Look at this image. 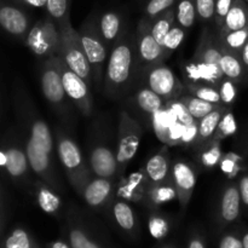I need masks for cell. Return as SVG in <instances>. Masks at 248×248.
Segmentation results:
<instances>
[{
    "label": "cell",
    "instance_id": "6da1fadb",
    "mask_svg": "<svg viewBox=\"0 0 248 248\" xmlns=\"http://www.w3.org/2000/svg\"><path fill=\"white\" fill-rule=\"evenodd\" d=\"M136 56V41L132 43L124 38L116 41L104 68V91L107 93L116 97L125 91L135 73Z\"/></svg>",
    "mask_w": 248,
    "mask_h": 248
},
{
    "label": "cell",
    "instance_id": "7a4b0ae2",
    "mask_svg": "<svg viewBox=\"0 0 248 248\" xmlns=\"http://www.w3.org/2000/svg\"><path fill=\"white\" fill-rule=\"evenodd\" d=\"M58 28L61 31V38H62L60 52L61 58L73 72L82 78L91 87L92 81H93L91 64L82 47L79 31L73 28L69 16L58 24Z\"/></svg>",
    "mask_w": 248,
    "mask_h": 248
},
{
    "label": "cell",
    "instance_id": "3957f363",
    "mask_svg": "<svg viewBox=\"0 0 248 248\" xmlns=\"http://www.w3.org/2000/svg\"><path fill=\"white\" fill-rule=\"evenodd\" d=\"M57 155L63 169L67 172L70 184L75 191L81 195L82 189L91 181L93 174L90 169V165L85 164L79 145L67 135L58 132Z\"/></svg>",
    "mask_w": 248,
    "mask_h": 248
},
{
    "label": "cell",
    "instance_id": "277c9868",
    "mask_svg": "<svg viewBox=\"0 0 248 248\" xmlns=\"http://www.w3.org/2000/svg\"><path fill=\"white\" fill-rule=\"evenodd\" d=\"M80 40L92 69V78L97 86L102 84L104 63L108 60V46L99 33L98 23L93 18L85 21L79 31Z\"/></svg>",
    "mask_w": 248,
    "mask_h": 248
},
{
    "label": "cell",
    "instance_id": "5b68a950",
    "mask_svg": "<svg viewBox=\"0 0 248 248\" xmlns=\"http://www.w3.org/2000/svg\"><path fill=\"white\" fill-rule=\"evenodd\" d=\"M143 136V128L127 111L120 113L118 130V174L123 177L131 160L136 156Z\"/></svg>",
    "mask_w": 248,
    "mask_h": 248
},
{
    "label": "cell",
    "instance_id": "8992f818",
    "mask_svg": "<svg viewBox=\"0 0 248 248\" xmlns=\"http://www.w3.org/2000/svg\"><path fill=\"white\" fill-rule=\"evenodd\" d=\"M27 45L39 57L51 58L60 56L62 38L60 28L52 17L48 16L35 23L27 36Z\"/></svg>",
    "mask_w": 248,
    "mask_h": 248
},
{
    "label": "cell",
    "instance_id": "52a82bcc",
    "mask_svg": "<svg viewBox=\"0 0 248 248\" xmlns=\"http://www.w3.org/2000/svg\"><path fill=\"white\" fill-rule=\"evenodd\" d=\"M41 90L45 98L57 110H67L64 87L60 69V56L47 58L41 74ZM68 98V97H67Z\"/></svg>",
    "mask_w": 248,
    "mask_h": 248
},
{
    "label": "cell",
    "instance_id": "ba28073f",
    "mask_svg": "<svg viewBox=\"0 0 248 248\" xmlns=\"http://www.w3.org/2000/svg\"><path fill=\"white\" fill-rule=\"evenodd\" d=\"M60 69L62 75L63 87L68 98L77 106L84 115L89 116L92 113V94L90 86L82 78L73 72L60 56Z\"/></svg>",
    "mask_w": 248,
    "mask_h": 248
},
{
    "label": "cell",
    "instance_id": "9c48e42d",
    "mask_svg": "<svg viewBox=\"0 0 248 248\" xmlns=\"http://www.w3.org/2000/svg\"><path fill=\"white\" fill-rule=\"evenodd\" d=\"M145 84L148 89L159 94L165 101L179 98L183 90V85L173 70L161 63L148 68Z\"/></svg>",
    "mask_w": 248,
    "mask_h": 248
},
{
    "label": "cell",
    "instance_id": "30bf717a",
    "mask_svg": "<svg viewBox=\"0 0 248 248\" xmlns=\"http://www.w3.org/2000/svg\"><path fill=\"white\" fill-rule=\"evenodd\" d=\"M135 41L138 60L142 64L148 65V68L159 64L162 62L164 57H166L164 47L155 40L150 31L149 19L144 18L140 22Z\"/></svg>",
    "mask_w": 248,
    "mask_h": 248
},
{
    "label": "cell",
    "instance_id": "8fae6325",
    "mask_svg": "<svg viewBox=\"0 0 248 248\" xmlns=\"http://www.w3.org/2000/svg\"><path fill=\"white\" fill-rule=\"evenodd\" d=\"M26 154L31 170L38 176H40L45 181V183H47L51 188L55 189V190H62L60 179L57 178L55 170H53L52 161H51V154H48L43 148L39 147L31 138L27 142Z\"/></svg>",
    "mask_w": 248,
    "mask_h": 248
},
{
    "label": "cell",
    "instance_id": "7c38bea8",
    "mask_svg": "<svg viewBox=\"0 0 248 248\" xmlns=\"http://www.w3.org/2000/svg\"><path fill=\"white\" fill-rule=\"evenodd\" d=\"M171 179L179 203L182 207H186L196 186L195 170L186 161H177L171 167Z\"/></svg>",
    "mask_w": 248,
    "mask_h": 248
},
{
    "label": "cell",
    "instance_id": "4fadbf2b",
    "mask_svg": "<svg viewBox=\"0 0 248 248\" xmlns=\"http://www.w3.org/2000/svg\"><path fill=\"white\" fill-rule=\"evenodd\" d=\"M222 53L223 47L220 40H217L216 36L208 35L207 33H205L201 38V43L199 45L194 60L207 65L212 70L213 74L217 77V79L222 81L224 79V74H223L222 67H220Z\"/></svg>",
    "mask_w": 248,
    "mask_h": 248
},
{
    "label": "cell",
    "instance_id": "5bb4252c",
    "mask_svg": "<svg viewBox=\"0 0 248 248\" xmlns=\"http://www.w3.org/2000/svg\"><path fill=\"white\" fill-rule=\"evenodd\" d=\"M89 165L94 177L113 179L118 174V160L113 150L107 145H94L91 149Z\"/></svg>",
    "mask_w": 248,
    "mask_h": 248
},
{
    "label": "cell",
    "instance_id": "9a60e30c",
    "mask_svg": "<svg viewBox=\"0 0 248 248\" xmlns=\"http://www.w3.org/2000/svg\"><path fill=\"white\" fill-rule=\"evenodd\" d=\"M145 173L135 172L126 178L121 179L118 186V195L131 202H140L147 196L148 188H149Z\"/></svg>",
    "mask_w": 248,
    "mask_h": 248
},
{
    "label": "cell",
    "instance_id": "2e32d148",
    "mask_svg": "<svg viewBox=\"0 0 248 248\" xmlns=\"http://www.w3.org/2000/svg\"><path fill=\"white\" fill-rule=\"evenodd\" d=\"M111 179L101 178V177H92L91 181L82 189L81 196L86 203L92 207L103 205L107 202L109 196L113 193V183Z\"/></svg>",
    "mask_w": 248,
    "mask_h": 248
},
{
    "label": "cell",
    "instance_id": "e0dca14e",
    "mask_svg": "<svg viewBox=\"0 0 248 248\" xmlns=\"http://www.w3.org/2000/svg\"><path fill=\"white\" fill-rule=\"evenodd\" d=\"M170 171L171 167H170V159L166 149L153 155L147 161L144 169V173L150 184L165 183L170 181V173H171Z\"/></svg>",
    "mask_w": 248,
    "mask_h": 248
},
{
    "label": "cell",
    "instance_id": "ac0fdd59",
    "mask_svg": "<svg viewBox=\"0 0 248 248\" xmlns=\"http://www.w3.org/2000/svg\"><path fill=\"white\" fill-rule=\"evenodd\" d=\"M0 26L14 35H23L28 29L29 22L21 10L5 5L0 7Z\"/></svg>",
    "mask_w": 248,
    "mask_h": 248
},
{
    "label": "cell",
    "instance_id": "d6986e66",
    "mask_svg": "<svg viewBox=\"0 0 248 248\" xmlns=\"http://www.w3.org/2000/svg\"><path fill=\"white\" fill-rule=\"evenodd\" d=\"M248 27V4L245 0H234L219 34Z\"/></svg>",
    "mask_w": 248,
    "mask_h": 248
},
{
    "label": "cell",
    "instance_id": "ffe728a7",
    "mask_svg": "<svg viewBox=\"0 0 248 248\" xmlns=\"http://www.w3.org/2000/svg\"><path fill=\"white\" fill-rule=\"evenodd\" d=\"M225 110H227L225 107L218 106L215 110L198 121V138H196L195 143L201 145L212 140Z\"/></svg>",
    "mask_w": 248,
    "mask_h": 248
},
{
    "label": "cell",
    "instance_id": "44dd1931",
    "mask_svg": "<svg viewBox=\"0 0 248 248\" xmlns=\"http://www.w3.org/2000/svg\"><path fill=\"white\" fill-rule=\"evenodd\" d=\"M98 28L104 43L109 46L119 39L123 28V19L118 12L107 11L99 18Z\"/></svg>",
    "mask_w": 248,
    "mask_h": 248
},
{
    "label": "cell",
    "instance_id": "7402d4cb",
    "mask_svg": "<svg viewBox=\"0 0 248 248\" xmlns=\"http://www.w3.org/2000/svg\"><path fill=\"white\" fill-rule=\"evenodd\" d=\"M220 67H222V72L224 74V78L232 80L236 84L242 81L245 74H246L245 67L242 64L241 57H240V53L230 51L225 47H223L222 58H220Z\"/></svg>",
    "mask_w": 248,
    "mask_h": 248
},
{
    "label": "cell",
    "instance_id": "603a6c76",
    "mask_svg": "<svg viewBox=\"0 0 248 248\" xmlns=\"http://www.w3.org/2000/svg\"><path fill=\"white\" fill-rule=\"evenodd\" d=\"M240 205H241V196H240L239 186L230 184L225 188L222 195L220 213L223 219L227 222H234L240 215Z\"/></svg>",
    "mask_w": 248,
    "mask_h": 248
},
{
    "label": "cell",
    "instance_id": "cb8c5ba5",
    "mask_svg": "<svg viewBox=\"0 0 248 248\" xmlns=\"http://www.w3.org/2000/svg\"><path fill=\"white\" fill-rule=\"evenodd\" d=\"M135 102L136 107H137L142 113L149 115L150 118H152L156 111L161 110L165 107V104H166V101H165L164 98H161L159 94H156L154 91L148 89L147 86L140 89V91L135 94Z\"/></svg>",
    "mask_w": 248,
    "mask_h": 248
},
{
    "label": "cell",
    "instance_id": "d4e9b609",
    "mask_svg": "<svg viewBox=\"0 0 248 248\" xmlns=\"http://www.w3.org/2000/svg\"><path fill=\"white\" fill-rule=\"evenodd\" d=\"M186 78L190 79V84L212 85V86L217 87L218 84L220 82L207 65H205L201 62H198L195 60H193V62H190L186 65Z\"/></svg>",
    "mask_w": 248,
    "mask_h": 248
},
{
    "label": "cell",
    "instance_id": "484cf974",
    "mask_svg": "<svg viewBox=\"0 0 248 248\" xmlns=\"http://www.w3.org/2000/svg\"><path fill=\"white\" fill-rule=\"evenodd\" d=\"M176 120L177 119L174 118L173 114H172L166 107H164L161 110L156 111V113L152 116V124L153 128H154V133L164 144L169 145L170 131H171L172 125H173Z\"/></svg>",
    "mask_w": 248,
    "mask_h": 248
},
{
    "label": "cell",
    "instance_id": "4316f807",
    "mask_svg": "<svg viewBox=\"0 0 248 248\" xmlns=\"http://www.w3.org/2000/svg\"><path fill=\"white\" fill-rule=\"evenodd\" d=\"M149 22L150 31H152L153 36H154L155 40L162 46L164 45V40L165 38H166L167 33H169L170 29L172 28V26L176 23V10H174L173 7H171V9L167 10L166 12L160 15L159 17H156V18L153 19V21L149 19Z\"/></svg>",
    "mask_w": 248,
    "mask_h": 248
},
{
    "label": "cell",
    "instance_id": "83f0119b",
    "mask_svg": "<svg viewBox=\"0 0 248 248\" xmlns=\"http://www.w3.org/2000/svg\"><path fill=\"white\" fill-rule=\"evenodd\" d=\"M147 196L154 205H162L173 201L177 199V191L172 182L167 181L165 183L149 184Z\"/></svg>",
    "mask_w": 248,
    "mask_h": 248
},
{
    "label": "cell",
    "instance_id": "f1b7e54d",
    "mask_svg": "<svg viewBox=\"0 0 248 248\" xmlns=\"http://www.w3.org/2000/svg\"><path fill=\"white\" fill-rule=\"evenodd\" d=\"M31 140L48 154H53V137L47 124L43 120H35L31 128Z\"/></svg>",
    "mask_w": 248,
    "mask_h": 248
},
{
    "label": "cell",
    "instance_id": "f546056e",
    "mask_svg": "<svg viewBox=\"0 0 248 248\" xmlns=\"http://www.w3.org/2000/svg\"><path fill=\"white\" fill-rule=\"evenodd\" d=\"M36 200L44 212L55 213L60 210V195L56 193L55 189H51L45 184H39L38 189H36Z\"/></svg>",
    "mask_w": 248,
    "mask_h": 248
},
{
    "label": "cell",
    "instance_id": "4dcf8cb0",
    "mask_svg": "<svg viewBox=\"0 0 248 248\" xmlns=\"http://www.w3.org/2000/svg\"><path fill=\"white\" fill-rule=\"evenodd\" d=\"M179 99L186 104L189 113L191 114V116H193L196 121L205 118L207 114H210L211 111H213L218 107V104L210 103V102L203 101V99L199 98V97L196 96H193V94H190V96L179 97Z\"/></svg>",
    "mask_w": 248,
    "mask_h": 248
},
{
    "label": "cell",
    "instance_id": "1f68e13d",
    "mask_svg": "<svg viewBox=\"0 0 248 248\" xmlns=\"http://www.w3.org/2000/svg\"><path fill=\"white\" fill-rule=\"evenodd\" d=\"M28 157L26 153L22 150L11 148L6 152V167L7 172L14 177H21L27 172V165H28Z\"/></svg>",
    "mask_w": 248,
    "mask_h": 248
},
{
    "label": "cell",
    "instance_id": "d6a6232c",
    "mask_svg": "<svg viewBox=\"0 0 248 248\" xmlns=\"http://www.w3.org/2000/svg\"><path fill=\"white\" fill-rule=\"evenodd\" d=\"M176 21L184 29H189L194 26L198 12H196L195 0H179L176 6Z\"/></svg>",
    "mask_w": 248,
    "mask_h": 248
},
{
    "label": "cell",
    "instance_id": "836d02e7",
    "mask_svg": "<svg viewBox=\"0 0 248 248\" xmlns=\"http://www.w3.org/2000/svg\"><path fill=\"white\" fill-rule=\"evenodd\" d=\"M219 40L223 47L240 53V51L242 50V47L248 41V27L244 29H237V31H230L227 33L219 34Z\"/></svg>",
    "mask_w": 248,
    "mask_h": 248
},
{
    "label": "cell",
    "instance_id": "e575fe53",
    "mask_svg": "<svg viewBox=\"0 0 248 248\" xmlns=\"http://www.w3.org/2000/svg\"><path fill=\"white\" fill-rule=\"evenodd\" d=\"M237 123L235 115L232 114V111L230 109H227L223 115L222 120L218 124V127L216 130L215 136L212 138L213 143H219L220 140H224V138L230 137V136H234L237 132Z\"/></svg>",
    "mask_w": 248,
    "mask_h": 248
},
{
    "label": "cell",
    "instance_id": "d590c367",
    "mask_svg": "<svg viewBox=\"0 0 248 248\" xmlns=\"http://www.w3.org/2000/svg\"><path fill=\"white\" fill-rule=\"evenodd\" d=\"M188 89L190 94H193V96L199 97V98L210 102V103L222 106L219 91H218V89L216 86H212V85L189 84Z\"/></svg>",
    "mask_w": 248,
    "mask_h": 248
},
{
    "label": "cell",
    "instance_id": "8d00e7d4",
    "mask_svg": "<svg viewBox=\"0 0 248 248\" xmlns=\"http://www.w3.org/2000/svg\"><path fill=\"white\" fill-rule=\"evenodd\" d=\"M167 109L173 114L174 118L182 124V125H193V124H196L198 121L191 116V114L189 113L188 108L186 107V104L181 101L179 98L171 99V101H166V104H165Z\"/></svg>",
    "mask_w": 248,
    "mask_h": 248
},
{
    "label": "cell",
    "instance_id": "74e56055",
    "mask_svg": "<svg viewBox=\"0 0 248 248\" xmlns=\"http://www.w3.org/2000/svg\"><path fill=\"white\" fill-rule=\"evenodd\" d=\"M114 216H115L116 222L119 223L121 228L126 230H131L135 225V216L133 211L130 206L124 201H118L113 207Z\"/></svg>",
    "mask_w": 248,
    "mask_h": 248
},
{
    "label": "cell",
    "instance_id": "f35d334b",
    "mask_svg": "<svg viewBox=\"0 0 248 248\" xmlns=\"http://www.w3.org/2000/svg\"><path fill=\"white\" fill-rule=\"evenodd\" d=\"M244 161L240 155H237L236 153H228V154L223 155L222 160L219 162L220 170L223 171V173L228 177L229 179L235 178V177L239 174V172L241 171V164Z\"/></svg>",
    "mask_w": 248,
    "mask_h": 248
},
{
    "label": "cell",
    "instance_id": "ab89813d",
    "mask_svg": "<svg viewBox=\"0 0 248 248\" xmlns=\"http://www.w3.org/2000/svg\"><path fill=\"white\" fill-rule=\"evenodd\" d=\"M186 29L183 27L179 26L178 23H174L172 26V28L170 29V31L167 33L166 38L164 40V47L165 52H166V56L170 55L171 52L176 51L177 48L181 46V44L183 43L184 39H186Z\"/></svg>",
    "mask_w": 248,
    "mask_h": 248
},
{
    "label": "cell",
    "instance_id": "60d3db41",
    "mask_svg": "<svg viewBox=\"0 0 248 248\" xmlns=\"http://www.w3.org/2000/svg\"><path fill=\"white\" fill-rule=\"evenodd\" d=\"M69 7L70 0H47L46 1L48 16L52 17L57 26L63 19L69 16Z\"/></svg>",
    "mask_w": 248,
    "mask_h": 248
},
{
    "label": "cell",
    "instance_id": "b9f144b4",
    "mask_svg": "<svg viewBox=\"0 0 248 248\" xmlns=\"http://www.w3.org/2000/svg\"><path fill=\"white\" fill-rule=\"evenodd\" d=\"M217 89L218 91H219L222 104H224V107L232 106L237 97L236 82L224 78V79L218 84Z\"/></svg>",
    "mask_w": 248,
    "mask_h": 248
},
{
    "label": "cell",
    "instance_id": "7bdbcfd3",
    "mask_svg": "<svg viewBox=\"0 0 248 248\" xmlns=\"http://www.w3.org/2000/svg\"><path fill=\"white\" fill-rule=\"evenodd\" d=\"M176 1L177 0H149L145 6V18L153 21L171 9L176 4Z\"/></svg>",
    "mask_w": 248,
    "mask_h": 248
},
{
    "label": "cell",
    "instance_id": "ee69618b",
    "mask_svg": "<svg viewBox=\"0 0 248 248\" xmlns=\"http://www.w3.org/2000/svg\"><path fill=\"white\" fill-rule=\"evenodd\" d=\"M223 155L224 154H223L219 143L211 142V147L201 154V164L205 167H213L216 165H219Z\"/></svg>",
    "mask_w": 248,
    "mask_h": 248
},
{
    "label": "cell",
    "instance_id": "f6af8a7d",
    "mask_svg": "<svg viewBox=\"0 0 248 248\" xmlns=\"http://www.w3.org/2000/svg\"><path fill=\"white\" fill-rule=\"evenodd\" d=\"M198 18L201 22L215 21L216 0H195Z\"/></svg>",
    "mask_w": 248,
    "mask_h": 248
},
{
    "label": "cell",
    "instance_id": "bcb514c9",
    "mask_svg": "<svg viewBox=\"0 0 248 248\" xmlns=\"http://www.w3.org/2000/svg\"><path fill=\"white\" fill-rule=\"evenodd\" d=\"M234 0H216V9H215V22L217 24L218 31L223 27L224 19L232 7Z\"/></svg>",
    "mask_w": 248,
    "mask_h": 248
},
{
    "label": "cell",
    "instance_id": "7dc6e473",
    "mask_svg": "<svg viewBox=\"0 0 248 248\" xmlns=\"http://www.w3.org/2000/svg\"><path fill=\"white\" fill-rule=\"evenodd\" d=\"M6 248H31L27 232L22 229L15 230L7 239Z\"/></svg>",
    "mask_w": 248,
    "mask_h": 248
},
{
    "label": "cell",
    "instance_id": "c3c4849f",
    "mask_svg": "<svg viewBox=\"0 0 248 248\" xmlns=\"http://www.w3.org/2000/svg\"><path fill=\"white\" fill-rule=\"evenodd\" d=\"M149 230L150 234L155 237V239H161L169 232V225L164 218L160 217H152L149 220Z\"/></svg>",
    "mask_w": 248,
    "mask_h": 248
},
{
    "label": "cell",
    "instance_id": "681fc988",
    "mask_svg": "<svg viewBox=\"0 0 248 248\" xmlns=\"http://www.w3.org/2000/svg\"><path fill=\"white\" fill-rule=\"evenodd\" d=\"M70 242L73 248H98L93 242L89 241L84 232L80 230H73L70 232Z\"/></svg>",
    "mask_w": 248,
    "mask_h": 248
},
{
    "label": "cell",
    "instance_id": "f907efd6",
    "mask_svg": "<svg viewBox=\"0 0 248 248\" xmlns=\"http://www.w3.org/2000/svg\"><path fill=\"white\" fill-rule=\"evenodd\" d=\"M237 186H239L242 203L245 206H248V174H245L240 178Z\"/></svg>",
    "mask_w": 248,
    "mask_h": 248
},
{
    "label": "cell",
    "instance_id": "816d5d0a",
    "mask_svg": "<svg viewBox=\"0 0 248 248\" xmlns=\"http://www.w3.org/2000/svg\"><path fill=\"white\" fill-rule=\"evenodd\" d=\"M220 248H244V244L234 236H225L220 242Z\"/></svg>",
    "mask_w": 248,
    "mask_h": 248
},
{
    "label": "cell",
    "instance_id": "f5cc1de1",
    "mask_svg": "<svg viewBox=\"0 0 248 248\" xmlns=\"http://www.w3.org/2000/svg\"><path fill=\"white\" fill-rule=\"evenodd\" d=\"M240 57H241L242 64L245 67V72L248 73V41L246 43V45L242 47V50L240 51Z\"/></svg>",
    "mask_w": 248,
    "mask_h": 248
},
{
    "label": "cell",
    "instance_id": "db71d44e",
    "mask_svg": "<svg viewBox=\"0 0 248 248\" xmlns=\"http://www.w3.org/2000/svg\"><path fill=\"white\" fill-rule=\"evenodd\" d=\"M6 164V153L0 152V166H5Z\"/></svg>",
    "mask_w": 248,
    "mask_h": 248
},
{
    "label": "cell",
    "instance_id": "11a10c76",
    "mask_svg": "<svg viewBox=\"0 0 248 248\" xmlns=\"http://www.w3.org/2000/svg\"><path fill=\"white\" fill-rule=\"evenodd\" d=\"M189 248H203V245L201 244L200 241H198V240H195V241H193L190 244V247Z\"/></svg>",
    "mask_w": 248,
    "mask_h": 248
},
{
    "label": "cell",
    "instance_id": "9f6ffc18",
    "mask_svg": "<svg viewBox=\"0 0 248 248\" xmlns=\"http://www.w3.org/2000/svg\"><path fill=\"white\" fill-rule=\"evenodd\" d=\"M52 248H68V246L65 244H63V242H55Z\"/></svg>",
    "mask_w": 248,
    "mask_h": 248
},
{
    "label": "cell",
    "instance_id": "6f0895ef",
    "mask_svg": "<svg viewBox=\"0 0 248 248\" xmlns=\"http://www.w3.org/2000/svg\"><path fill=\"white\" fill-rule=\"evenodd\" d=\"M242 244H244V248H248V234L244 236V240H242Z\"/></svg>",
    "mask_w": 248,
    "mask_h": 248
},
{
    "label": "cell",
    "instance_id": "680465c9",
    "mask_svg": "<svg viewBox=\"0 0 248 248\" xmlns=\"http://www.w3.org/2000/svg\"><path fill=\"white\" fill-rule=\"evenodd\" d=\"M23 1H26V2H27V4H28V0H23Z\"/></svg>",
    "mask_w": 248,
    "mask_h": 248
},
{
    "label": "cell",
    "instance_id": "91938a15",
    "mask_svg": "<svg viewBox=\"0 0 248 248\" xmlns=\"http://www.w3.org/2000/svg\"><path fill=\"white\" fill-rule=\"evenodd\" d=\"M245 1H246V2H247V4H248V0H245Z\"/></svg>",
    "mask_w": 248,
    "mask_h": 248
}]
</instances>
